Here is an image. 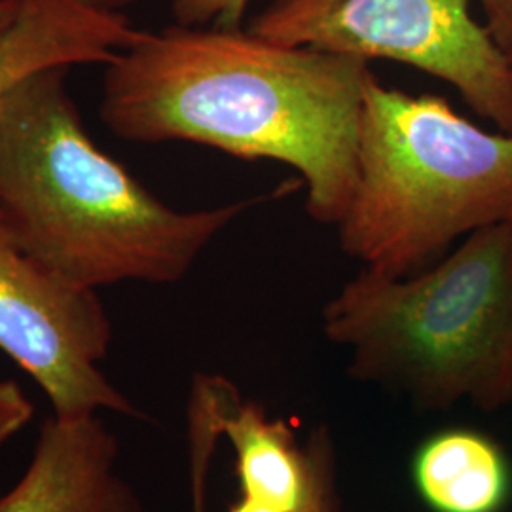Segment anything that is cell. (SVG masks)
Here are the masks:
<instances>
[{"label": "cell", "instance_id": "cell-17", "mask_svg": "<svg viewBox=\"0 0 512 512\" xmlns=\"http://www.w3.org/2000/svg\"><path fill=\"white\" fill-rule=\"evenodd\" d=\"M78 2H82V4H86V6H90V8H95V10L120 12V14H122L124 8H128V6L139 2V0H78Z\"/></svg>", "mask_w": 512, "mask_h": 512}, {"label": "cell", "instance_id": "cell-1", "mask_svg": "<svg viewBox=\"0 0 512 512\" xmlns=\"http://www.w3.org/2000/svg\"><path fill=\"white\" fill-rule=\"evenodd\" d=\"M101 120L131 143L186 141L289 165L306 211L338 226L357 183L368 61L241 27L173 25L105 65Z\"/></svg>", "mask_w": 512, "mask_h": 512}, {"label": "cell", "instance_id": "cell-15", "mask_svg": "<svg viewBox=\"0 0 512 512\" xmlns=\"http://www.w3.org/2000/svg\"><path fill=\"white\" fill-rule=\"evenodd\" d=\"M497 50L512 69V0H473Z\"/></svg>", "mask_w": 512, "mask_h": 512}, {"label": "cell", "instance_id": "cell-8", "mask_svg": "<svg viewBox=\"0 0 512 512\" xmlns=\"http://www.w3.org/2000/svg\"><path fill=\"white\" fill-rule=\"evenodd\" d=\"M143 35L120 12L95 10L78 0H21L18 18L0 35V103L31 74L109 65Z\"/></svg>", "mask_w": 512, "mask_h": 512}, {"label": "cell", "instance_id": "cell-10", "mask_svg": "<svg viewBox=\"0 0 512 512\" xmlns=\"http://www.w3.org/2000/svg\"><path fill=\"white\" fill-rule=\"evenodd\" d=\"M410 471L431 512H501L511 499L509 459L494 439L473 429H446L423 440Z\"/></svg>", "mask_w": 512, "mask_h": 512}, {"label": "cell", "instance_id": "cell-12", "mask_svg": "<svg viewBox=\"0 0 512 512\" xmlns=\"http://www.w3.org/2000/svg\"><path fill=\"white\" fill-rule=\"evenodd\" d=\"M310 467L308 492L298 512H340L336 452L327 427H315L306 442Z\"/></svg>", "mask_w": 512, "mask_h": 512}, {"label": "cell", "instance_id": "cell-13", "mask_svg": "<svg viewBox=\"0 0 512 512\" xmlns=\"http://www.w3.org/2000/svg\"><path fill=\"white\" fill-rule=\"evenodd\" d=\"M251 0H173V16L179 25L200 27L215 21V27H241Z\"/></svg>", "mask_w": 512, "mask_h": 512}, {"label": "cell", "instance_id": "cell-11", "mask_svg": "<svg viewBox=\"0 0 512 512\" xmlns=\"http://www.w3.org/2000/svg\"><path fill=\"white\" fill-rule=\"evenodd\" d=\"M188 437V478H190V512H209V478L219 450L220 433L217 410L202 395L192 393L186 404Z\"/></svg>", "mask_w": 512, "mask_h": 512}, {"label": "cell", "instance_id": "cell-9", "mask_svg": "<svg viewBox=\"0 0 512 512\" xmlns=\"http://www.w3.org/2000/svg\"><path fill=\"white\" fill-rule=\"evenodd\" d=\"M222 439L236 454L241 497L277 512H298L308 492V456L285 420L270 418L260 404L245 401L228 378L215 374Z\"/></svg>", "mask_w": 512, "mask_h": 512}, {"label": "cell", "instance_id": "cell-7", "mask_svg": "<svg viewBox=\"0 0 512 512\" xmlns=\"http://www.w3.org/2000/svg\"><path fill=\"white\" fill-rule=\"evenodd\" d=\"M118 458V440L99 416L54 414L23 475L0 495V512H143Z\"/></svg>", "mask_w": 512, "mask_h": 512}, {"label": "cell", "instance_id": "cell-14", "mask_svg": "<svg viewBox=\"0 0 512 512\" xmlns=\"http://www.w3.org/2000/svg\"><path fill=\"white\" fill-rule=\"evenodd\" d=\"M35 406L16 382L0 380V446L14 439L33 420Z\"/></svg>", "mask_w": 512, "mask_h": 512}, {"label": "cell", "instance_id": "cell-18", "mask_svg": "<svg viewBox=\"0 0 512 512\" xmlns=\"http://www.w3.org/2000/svg\"><path fill=\"white\" fill-rule=\"evenodd\" d=\"M230 512H277L262 503H256L253 499H247V497H241L238 503L230 509Z\"/></svg>", "mask_w": 512, "mask_h": 512}, {"label": "cell", "instance_id": "cell-3", "mask_svg": "<svg viewBox=\"0 0 512 512\" xmlns=\"http://www.w3.org/2000/svg\"><path fill=\"white\" fill-rule=\"evenodd\" d=\"M323 332L348 349L353 380L425 410L512 403V220L418 274L361 270L325 306Z\"/></svg>", "mask_w": 512, "mask_h": 512}, {"label": "cell", "instance_id": "cell-5", "mask_svg": "<svg viewBox=\"0 0 512 512\" xmlns=\"http://www.w3.org/2000/svg\"><path fill=\"white\" fill-rule=\"evenodd\" d=\"M473 0H272L247 25L287 46L399 61L450 84L467 107L512 135V69Z\"/></svg>", "mask_w": 512, "mask_h": 512}, {"label": "cell", "instance_id": "cell-16", "mask_svg": "<svg viewBox=\"0 0 512 512\" xmlns=\"http://www.w3.org/2000/svg\"><path fill=\"white\" fill-rule=\"evenodd\" d=\"M21 0H0V35L16 21Z\"/></svg>", "mask_w": 512, "mask_h": 512}, {"label": "cell", "instance_id": "cell-2", "mask_svg": "<svg viewBox=\"0 0 512 512\" xmlns=\"http://www.w3.org/2000/svg\"><path fill=\"white\" fill-rule=\"evenodd\" d=\"M69 69L31 74L0 103V217L27 255L74 287L177 283L245 211L302 186L291 179L215 209L169 207L93 143Z\"/></svg>", "mask_w": 512, "mask_h": 512}, {"label": "cell", "instance_id": "cell-6", "mask_svg": "<svg viewBox=\"0 0 512 512\" xmlns=\"http://www.w3.org/2000/svg\"><path fill=\"white\" fill-rule=\"evenodd\" d=\"M112 327L97 291L27 255L0 217V351L44 391L59 418L139 416L105 376Z\"/></svg>", "mask_w": 512, "mask_h": 512}, {"label": "cell", "instance_id": "cell-4", "mask_svg": "<svg viewBox=\"0 0 512 512\" xmlns=\"http://www.w3.org/2000/svg\"><path fill=\"white\" fill-rule=\"evenodd\" d=\"M512 220V135L486 131L439 95L384 86L370 71L357 183L340 247L363 270L408 277L482 228Z\"/></svg>", "mask_w": 512, "mask_h": 512}]
</instances>
